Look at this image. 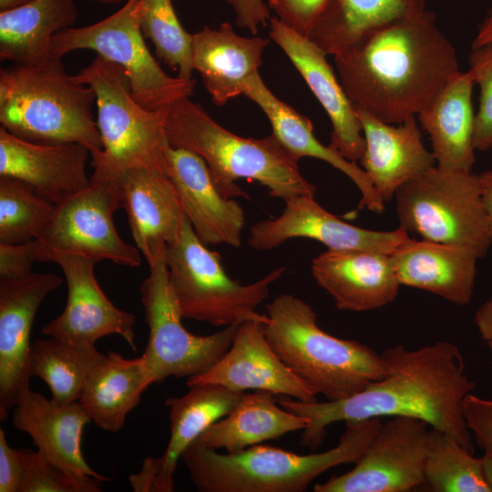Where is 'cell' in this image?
<instances>
[{
	"label": "cell",
	"mask_w": 492,
	"mask_h": 492,
	"mask_svg": "<svg viewBox=\"0 0 492 492\" xmlns=\"http://www.w3.org/2000/svg\"><path fill=\"white\" fill-rule=\"evenodd\" d=\"M486 343H487V347H488V349H489V351H490V353L492 354V341L487 342Z\"/></svg>",
	"instance_id": "f907efd6"
},
{
	"label": "cell",
	"mask_w": 492,
	"mask_h": 492,
	"mask_svg": "<svg viewBox=\"0 0 492 492\" xmlns=\"http://www.w3.org/2000/svg\"><path fill=\"white\" fill-rule=\"evenodd\" d=\"M261 320L238 325L229 350L209 370L187 378V385L215 384L234 391L260 390L302 402L317 394L280 359L268 342Z\"/></svg>",
	"instance_id": "e0dca14e"
},
{
	"label": "cell",
	"mask_w": 492,
	"mask_h": 492,
	"mask_svg": "<svg viewBox=\"0 0 492 492\" xmlns=\"http://www.w3.org/2000/svg\"><path fill=\"white\" fill-rule=\"evenodd\" d=\"M334 60L355 110L390 124L417 115L460 71L454 46L428 10L368 34Z\"/></svg>",
	"instance_id": "7a4b0ae2"
},
{
	"label": "cell",
	"mask_w": 492,
	"mask_h": 492,
	"mask_svg": "<svg viewBox=\"0 0 492 492\" xmlns=\"http://www.w3.org/2000/svg\"><path fill=\"white\" fill-rule=\"evenodd\" d=\"M62 283L53 273L0 279V420L29 388L30 333L44 299Z\"/></svg>",
	"instance_id": "9a60e30c"
},
{
	"label": "cell",
	"mask_w": 492,
	"mask_h": 492,
	"mask_svg": "<svg viewBox=\"0 0 492 492\" xmlns=\"http://www.w3.org/2000/svg\"><path fill=\"white\" fill-rule=\"evenodd\" d=\"M265 336L280 359L317 395L338 401L390 373L381 354L321 329L313 308L289 293L266 306Z\"/></svg>",
	"instance_id": "5b68a950"
},
{
	"label": "cell",
	"mask_w": 492,
	"mask_h": 492,
	"mask_svg": "<svg viewBox=\"0 0 492 492\" xmlns=\"http://www.w3.org/2000/svg\"><path fill=\"white\" fill-rule=\"evenodd\" d=\"M244 394L220 384H203L190 386V391L180 397L168 398L165 402L170 425L168 446L160 456L147 457L141 470L129 477L133 490L174 491L175 469L183 451L209 426L231 412Z\"/></svg>",
	"instance_id": "ac0fdd59"
},
{
	"label": "cell",
	"mask_w": 492,
	"mask_h": 492,
	"mask_svg": "<svg viewBox=\"0 0 492 492\" xmlns=\"http://www.w3.org/2000/svg\"><path fill=\"white\" fill-rule=\"evenodd\" d=\"M468 61V72L480 91L475 113L474 147L485 151L492 149V42L472 47Z\"/></svg>",
	"instance_id": "f35d334b"
},
{
	"label": "cell",
	"mask_w": 492,
	"mask_h": 492,
	"mask_svg": "<svg viewBox=\"0 0 492 492\" xmlns=\"http://www.w3.org/2000/svg\"><path fill=\"white\" fill-rule=\"evenodd\" d=\"M96 94L97 127L103 150L92 156L91 181L118 185L130 169H143L168 177L171 149L166 129L169 108L149 110L133 97L122 67L97 55L77 75Z\"/></svg>",
	"instance_id": "52a82bcc"
},
{
	"label": "cell",
	"mask_w": 492,
	"mask_h": 492,
	"mask_svg": "<svg viewBox=\"0 0 492 492\" xmlns=\"http://www.w3.org/2000/svg\"><path fill=\"white\" fill-rule=\"evenodd\" d=\"M12 421L17 430L30 436L41 454L67 471L109 480L93 470L82 454L84 427L91 420L78 401L57 403L28 388L15 405Z\"/></svg>",
	"instance_id": "d4e9b609"
},
{
	"label": "cell",
	"mask_w": 492,
	"mask_h": 492,
	"mask_svg": "<svg viewBox=\"0 0 492 492\" xmlns=\"http://www.w3.org/2000/svg\"><path fill=\"white\" fill-rule=\"evenodd\" d=\"M36 241L20 244L0 243V279L20 278L31 273Z\"/></svg>",
	"instance_id": "b9f144b4"
},
{
	"label": "cell",
	"mask_w": 492,
	"mask_h": 492,
	"mask_svg": "<svg viewBox=\"0 0 492 492\" xmlns=\"http://www.w3.org/2000/svg\"><path fill=\"white\" fill-rule=\"evenodd\" d=\"M140 28L155 47L156 56L178 77L190 79L192 34L180 25L171 0H140Z\"/></svg>",
	"instance_id": "8d00e7d4"
},
{
	"label": "cell",
	"mask_w": 492,
	"mask_h": 492,
	"mask_svg": "<svg viewBox=\"0 0 492 492\" xmlns=\"http://www.w3.org/2000/svg\"><path fill=\"white\" fill-rule=\"evenodd\" d=\"M311 273L341 311L384 307L401 286L390 255L370 251L327 250L312 260Z\"/></svg>",
	"instance_id": "44dd1931"
},
{
	"label": "cell",
	"mask_w": 492,
	"mask_h": 492,
	"mask_svg": "<svg viewBox=\"0 0 492 492\" xmlns=\"http://www.w3.org/2000/svg\"><path fill=\"white\" fill-rule=\"evenodd\" d=\"M382 356L390 366L384 378L338 401L302 402L277 399L286 410L309 418L301 444L317 449L326 428L337 422L354 423L383 416H411L456 438L474 453L473 436L464 416V400L476 388L458 347L438 341L417 349L397 344Z\"/></svg>",
	"instance_id": "6da1fadb"
},
{
	"label": "cell",
	"mask_w": 492,
	"mask_h": 492,
	"mask_svg": "<svg viewBox=\"0 0 492 492\" xmlns=\"http://www.w3.org/2000/svg\"><path fill=\"white\" fill-rule=\"evenodd\" d=\"M140 0H128L116 13L83 27H70L52 38L51 56L62 58L89 49L118 65L135 100L149 110L171 107L193 95L196 80L170 77L149 52L140 28Z\"/></svg>",
	"instance_id": "30bf717a"
},
{
	"label": "cell",
	"mask_w": 492,
	"mask_h": 492,
	"mask_svg": "<svg viewBox=\"0 0 492 492\" xmlns=\"http://www.w3.org/2000/svg\"><path fill=\"white\" fill-rule=\"evenodd\" d=\"M401 228L423 240L463 247L478 258L492 244V225L484 208L478 176L434 166L395 193Z\"/></svg>",
	"instance_id": "9c48e42d"
},
{
	"label": "cell",
	"mask_w": 492,
	"mask_h": 492,
	"mask_svg": "<svg viewBox=\"0 0 492 492\" xmlns=\"http://www.w3.org/2000/svg\"><path fill=\"white\" fill-rule=\"evenodd\" d=\"M54 262L66 277L67 299L64 311L42 328V333L82 345H95L104 336L118 334L137 351L136 316L115 306L103 292L94 273L97 262L69 254L56 257Z\"/></svg>",
	"instance_id": "2e32d148"
},
{
	"label": "cell",
	"mask_w": 492,
	"mask_h": 492,
	"mask_svg": "<svg viewBox=\"0 0 492 492\" xmlns=\"http://www.w3.org/2000/svg\"><path fill=\"white\" fill-rule=\"evenodd\" d=\"M333 0H267L276 17L297 33L309 36Z\"/></svg>",
	"instance_id": "ab89813d"
},
{
	"label": "cell",
	"mask_w": 492,
	"mask_h": 492,
	"mask_svg": "<svg viewBox=\"0 0 492 492\" xmlns=\"http://www.w3.org/2000/svg\"><path fill=\"white\" fill-rule=\"evenodd\" d=\"M426 0H333L308 36L327 55H340L368 34L425 9Z\"/></svg>",
	"instance_id": "d6a6232c"
},
{
	"label": "cell",
	"mask_w": 492,
	"mask_h": 492,
	"mask_svg": "<svg viewBox=\"0 0 492 492\" xmlns=\"http://www.w3.org/2000/svg\"><path fill=\"white\" fill-rule=\"evenodd\" d=\"M268 38L246 37L224 22L192 34L191 60L213 103L221 107L241 95L244 82L259 72Z\"/></svg>",
	"instance_id": "83f0119b"
},
{
	"label": "cell",
	"mask_w": 492,
	"mask_h": 492,
	"mask_svg": "<svg viewBox=\"0 0 492 492\" xmlns=\"http://www.w3.org/2000/svg\"><path fill=\"white\" fill-rule=\"evenodd\" d=\"M166 129L172 148L192 151L205 160L226 198L251 199L236 183L241 179L258 182L270 197L284 201L316 192V187L301 174L298 160L272 134L262 138L236 135L189 97L169 108Z\"/></svg>",
	"instance_id": "3957f363"
},
{
	"label": "cell",
	"mask_w": 492,
	"mask_h": 492,
	"mask_svg": "<svg viewBox=\"0 0 492 492\" xmlns=\"http://www.w3.org/2000/svg\"><path fill=\"white\" fill-rule=\"evenodd\" d=\"M456 438L430 427L425 482L435 492H490L481 459Z\"/></svg>",
	"instance_id": "e575fe53"
},
{
	"label": "cell",
	"mask_w": 492,
	"mask_h": 492,
	"mask_svg": "<svg viewBox=\"0 0 492 492\" xmlns=\"http://www.w3.org/2000/svg\"><path fill=\"white\" fill-rule=\"evenodd\" d=\"M474 323L481 338L486 343L492 341V296L478 307Z\"/></svg>",
	"instance_id": "ee69618b"
},
{
	"label": "cell",
	"mask_w": 492,
	"mask_h": 492,
	"mask_svg": "<svg viewBox=\"0 0 492 492\" xmlns=\"http://www.w3.org/2000/svg\"><path fill=\"white\" fill-rule=\"evenodd\" d=\"M429 425L411 416L382 423L350 471L313 486L314 492H406L425 484Z\"/></svg>",
	"instance_id": "4fadbf2b"
},
{
	"label": "cell",
	"mask_w": 492,
	"mask_h": 492,
	"mask_svg": "<svg viewBox=\"0 0 492 492\" xmlns=\"http://www.w3.org/2000/svg\"><path fill=\"white\" fill-rule=\"evenodd\" d=\"M54 204L26 182L0 177V243L20 244L36 240Z\"/></svg>",
	"instance_id": "d590c367"
},
{
	"label": "cell",
	"mask_w": 492,
	"mask_h": 492,
	"mask_svg": "<svg viewBox=\"0 0 492 492\" xmlns=\"http://www.w3.org/2000/svg\"><path fill=\"white\" fill-rule=\"evenodd\" d=\"M390 257L400 285L459 306L471 302L479 258L470 250L409 237Z\"/></svg>",
	"instance_id": "484cf974"
},
{
	"label": "cell",
	"mask_w": 492,
	"mask_h": 492,
	"mask_svg": "<svg viewBox=\"0 0 492 492\" xmlns=\"http://www.w3.org/2000/svg\"><path fill=\"white\" fill-rule=\"evenodd\" d=\"M87 1L99 2L106 5H118L121 3L123 0H87Z\"/></svg>",
	"instance_id": "681fc988"
},
{
	"label": "cell",
	"mask_w": 492,
	"mask_h": 492,
	"mask_svg": "<svg viewBox=\"0 0 492 492\" xmlns=\"http://www.w3.org/2000/svg\"><path fill=\"white\" fill-rule=\"evenodd\" d=\"M104 355L95 345L38 339L31 344L30 374L48 385L52 400L72 403L79 400L90 372Z\"/></svg>",
	"instance_id": "836d02e7"
},
{
	"label": "cell",
	"mask_w": 492,
	"mask_h": 492,
	"mask_svg": "<svg viewBox=\"0 0 492 492\" xmlns=\"http://www.w3.org/2000/svg\"><path fill=\"white\" fill-rule=\"evenodd\" d=\"M168 178L177 190L185 216L205 245H241L244 210L236 200L219 191L201 157L171 147Z\"/></svg>",
	"instance_id": "ffe728a7"
},
{
	"label": "cell",
	"mask_w": 492,
	"mask_h": 492,
	"mask_svg": "<svg viewBox=\"0 0 492 492\" xmlns=\"http://www.w3.org/2000/svg\"><path fill=\"white\" fill-rule=\"evenodd\" d=\"M96 94L67 74L62 58L0 70V123L22 139L41 144L78 143L95 156L103 150L93 106Z\"/></svg>",
	"instance_id": "8992f818"
},
{
	"label": "cell",
	"mask_w": 492,
	"mask_h": 492,
	"mask_svg": "<svg viewBox=\"0 0 492 492\" xmlns=\"http://www.w3.org/2000/svg\"><path fill=\"white\" fill-rule=\"evenodd\" d=\"M165 253L166 250L161 251L149 263V274L140 286L149 326L142 356L153 383L169 376L188 378L209 370L229 350L240 324L209 335L188 332L169 284Z\"/></svg>",
	"instance_id": "8fae6325"
},
{
	"label": "cell",
	"mask_w": 492,
	"mask_h": 492,
	"mask_svg": "<svg viewBox=\"0 0 492 492\" xmlns=\"http://www.w3.org/2000/svg\"><path fill=\"white\" fill-rule=\"evenodd\" d=\"M77 17L75 0H34L0 12V59L24 66L46 63L53 36L72 27Z\"/></svg>",
	"instance_id": "4dcf8cb0"
},
{
	"label": "cell",
	"mask_w": 492,
	"mask_h": 492,
	"mask_svg": "<svg viewBox=\"0 0 492 492\" xmlns=\"http://www.w3.org/2000/svg\"><path fill=\"white\" fill-rule=\"evenodd\" d=\"M89 155L78 143H35L0 128V177L26 182L53 204L89 186Z\"/></svg>",
	"instance_id": "7402d4cb"
},
{
	"label": "cell",
	"mask_w": 492,
	"mask_h": 492,
	"mask_svg": "<svg viewBox=\"0 0 492 492\" xmlns=\"http://www.w3.org/2000/svg\"><path fill=\"white\" fill-rule=\"evenodd\" d=\"M480 459L485 481L490 492H492V455L484 452V455L480 457Z\"/></svg>",
	"instance_id": "7dc6e473"
},
{
	"label": "cell",
	"mask_w": 492,
	"mask_h": 492,
	"mask_svg": "<svg viewBox=\"0 0 492 492\" xmlns=\"http://www.w3.org/2000/svg\"><path fill=\"white\" fill-rule=\"evenodd\" d=\"M356 113L365 142L361 168L384 202L405 183L436 166L415 117L390 124L363 110Z\"/></svg>",
	"instance_id": "603a6c76"
},
{
	"label": "cell",
	"mask_w": 492,
	"mask_h": 492,
	"mask_svg": "<svg viewBox=\"0 0 492 492\" xmlns=\"http://www.w3.org/2000/svg\"><path fill=\"white\" fill-rule=\"evenodd\" d=\"M121 208L148 264L179 237L186 219L177 190L165 175L130 169L118 180Z\"/></svg>",
	"instance_id": "cb8c5ba5"
},
{
	"label": "cell",
	"mask_w": 492,
	"mask_h": 492,
	"mask_svg": "<svg viewBox=\"0 0 492 492\" xmlns=\"http://www.w3.org/2000/svg\"><path fill=\"white\" fill-rule=\"evenodd\" d=\"M474 85L468 71H459L417 114L430 137L436 166L441 169L472 172L476 161Z\"/></svg>",
	"instance_id": "f1b7e54d"
},
{
	"label": "cell",
	"mask_w": 492,
	"mask_h": 492,
	"mask_svg": "<svg viewBox=\"0 0 492 492\" xmlns=\"http://www.w3.org/2000/svg\"><path fill=\"white\" fill-rule=\"evenodd\" d=\"M381 424L379 417L346 423L338 444L321 453L299 455L259 444L220 454L195 440L180 459L200 492H302L328 469L355 463Z\"/></svg>",
	"instance_id": "277c9868"
},
{
	"label": "cell",
	"mask_w": 492,
	"mask_h": 492,
	"mask_svg": "<svg viewBox=\"0 0 492 492\" xmlns=\"http://www.w3.org/2000/svg\"><path fill=\"white\" fill-rule=\"evenodd\" d=\"M295 238L318 241L327 250H362L390 255L409 236L401 227L379 231L351 225L327 211L314 196L302 195L286 200L279 217L251 225L248 244L257 251H270Z\"/></svg>",
	"instance_id": "5bb4252c"
},
{
	"label": "cell",
	"mask_w": 492,
	"mask_h": 492,
	"mask_svg": "<svg viewBox=\"0 0 492 492\" xmlns=\"http://www.w3.org/2000/svg\"><path fill=\"white\" fill-rule=\"evenodd\" d=\"M477 176L482 202L492 225V170H487Z\"/></svg>",
	"instance_id": "f6af8a7d"
},
{
	"label": "cell",
	"mask_w": 492,
	"mask_h": 492,
	"mask_svg": "<svg viewBox=\"0 0 492 492\" xmlns=\"http://www.w3.org/2000/svg\"><path fill=\"white\" fill-rule=\"evenodd\" d=\"M23 465L19 492H99L105 480L76 476L38 450L18 449Z\"/></svg>",
	"instance_id": "74e56055"
},
{
	"label": "cell",
	"mask_w": 492,
	"mask_h": 492,
	"mask_svg": "<svg viewBox=\"0 0 492 492\" xmlns=\"http://www.w3.org/2000/svg\"><path fill=\"white\" fill-rule=\"evenodd\" d=\"M23 465L17 449L9 446L0 429V492H19Z\"/></svg>",
	"instance_id": "7bdbcfd3"
},
{
	"label": "cell",
	"mask_w": 492,
	"mask_h": 492,
	"mask_svg": "<svg viewBox=\"0 0 492 492\" xmlns=\"http://www.w3.org/2000/svg\"><path fill=\"white\" fill-rule=\"evenodd\" d=\"M121 208L118 185L91 181L86 189L54 204L36 241V261L54 262L60 255H78L96 262L137 267L139 250L126 243L113 220Z\"/></svg>",
	"instance_id": "7c38bea8"
},
{
	"label": "cell",
	"mask_w": 492,
	"mask_h": 492,
	"mask_svg": "<svg viewBox=\"0 0 492 492\" xmlns=\"http://www.w3.org/2000/svg\"><path fill=\"white\" fill-rule=\"evenodd\" d=\"M492 42V8L487 17L479 26L477 34L472 43V47H476Z\"/></svg>",
	"instance_id": "bcb514c9"
},
{
	"label": "cell",
	"mask_w": 492,
	"mask_h": 492,
	"mask_svg": "<svg viewBox=\"0 0 492 492\" xmlns=\"http://www.w3.org/2000/svg\"><path fill=\"white\" fill-rule=\"evenodd\" d=\"M34 0H0V12L13 10L26 5Z\"/></svg>",
	"instance_id": "c3c4849f"
},
{
	"label": "cell",
	"mask_w": 492,
	"mask_h": 492,
	"mask_svg": "<svg viewBox=\"0 0 492 492\" xmlns=\"http://www.w3.org/2000/svg\"><path fill=\"white\" fill-rule=\"evenodd\" d=\"M165 259L169 284L182 318L214 326H229L247 320L266 323V314L258 313L256 309L285 272V267H278L249 284L232 280L218 252L199 239L187 217L179 239L167 246Z\"/></svg>",
	"instance_id": "ba28073f"
},
{
	"label": "cell",
	"mask_w": 492,
	"mask_h": 492,
	"mask_svg": "<svg viewBox=\"0 0 492 492\" xmlns=\"http://www.w3.org/2000/svg\"><path fill=\"white\" fill-rule=\"evenodd\" d=\"M464 416L466 425L477 446L492 455V400L473 393L464 400Z\"/></svg>",
	"instance_id": "60d3db41"
},
{
	"label": "cell",
	"mask_w": 492,
	"mask_h": 492,
	"mask_svg": "<svg viewBox=\"0 0 492 492\" xmlns=\"http://www.w3.org/2000/svg\"><path fill=\"white\" fill-rule=\"evenodd\" d=\"M270 38L285 53L327 113L331 124L330 146L347 159L359 161L364 138L356 110L339 78L316 43L286 26L276 16L270 19Z\"/></svg>",
	"instance_id": "d6986e66"
},
{
	"label": "cell",
	"mask_w": 492,
	"mask_h": 492,
	"mask_svg": "<svg viewBox=\"0 0 492 492\" xmlns=\"http://www.w3.org/2000/svg\"><path fill=\"white\" fill-rule=\"evenodd\" d=\"M241 90V95L256 103L264 112L272 125V135L296 160L311 157L329 163L346 175L358 188L361 192L360 208H366L375 213L384 210V201L364 170L332 146L322 144L313 134L312 121L280 100L264 84L260 72L248 78Z\"/></svg>",
	"instance_id": "4316f807"
},
{
	"label": "cell",
	"mask_w": 492,
	"mask_h": 492,
	"mask_svg": "<svg viewBox=\"0 0 492 492\" xmlns=\"http://www.w3.org/2000/svg\"><path fill=\"white\" fill-rule=\"evenodd\" d=\"M308 424L309 418L281 406L272 393L256 390L244 394L231 412L209 426L196 441L215 450L238 453L287 433L304 430Z\"/></svg>",
	"instance_id": "1f68e13d"
},
{
	"label": "cell",
	"mask_w": 492,
	"mask_h": 492,
	"mask_svg": "<svg viewBox=\"0 0 492 492\" xmlns=\"http://www.w3.org/2000/svg\"><path fill=\"white\" fill-rule=\"evenodd\" d=\"M152 384L142 355L128 359L110 351L90 372L78 402L97 426L118 432Z\"/></svg>",
	"instance_id": "f546056e"
}]
</instances>
